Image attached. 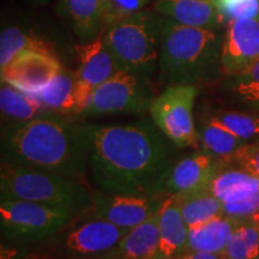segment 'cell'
I'll use <instances>...</instances> for the list:
<instances>
[{"label": "cell", "instance_id": "1", "mask_svg": "<svg viewBox=\"0 0 259 259\" xmlns=\"http://www.w3.org/2000/svg\"><path fill=\"white\" fill-rule=\"evenodd\" d=\"M174 147L154 122L93 125L89 164L103 192L158 194Z\"/></svg>", "mask_w": 259, "mask_h": 259}, {"label": "cell", "instance_id": "2", "mask_svg": "<svg viewBox=\"0 0 259 259\" xmlns=\"http://www.w3.org/2000/svg\"><path fill=\"white\" fill-rule=\"evenodd\" d=\"M59 115L50 113L6 128L3 160L82 179L90 160L93 125Z\"/></svg>", "mask_w": 259, "mask_h": 259}, {"label": "cell", "instance_id": "3", "mask_svg": "<svg viewBox=\"0 0 259 259\" xmlns=\"http://www.w3.org/2000/svg\"><path fill=\"white\" fill-rule=\"evenodd\" d=\"M219 29L189 27L164 17L158 72L166 85L193 84L221 69Z\"/></svg>", "mask_w": 259, "mask_h": 259}, {"label": "cell", "instance_id": "4", "mask_svg": "<svg viewBox=\"0 0 259 259\" xmlns=\"http://www.w3.org/2000/svg\"><path fill=\"white\" fill-rule=\"evenodd\" d=\"M2 199L28 200L47 205L88 211L94 194L78 178H71L2 160Z\"/></svg>", "mask_w": 259, "mask_h": 259}, {"label": "cell", "instance_id": "5", "mask_svg": "<svg viewBox=\"0 0 259 259\" xmlns=\"http://www.w3.org/2000/svg\"><path fill=\"white\" fill-rule=\"evenodd\" d=\"M164 17L154 10H142L103 31L119 69L150 78L158 69Z\"/></svg>", "mask_w": 259, "mask_h": 259}, {"label": "cell", "instance_id": "6", "mask_svg": "<svg viewBox=\"0 0 259 259\" xmlns=\"http://www.w3.org/2000/svg\"><path fill=\"white\" fill-rule=\"evenodd\" d=\"M78 211L61 206L28 202L0 200L3 234L15 240L38 241L52 238L72 221Z\"/></svg>", "mask_w": 259, "mask_h": 259}, {"label": "cell", "instance_id": "7", "mask_svg": "<svg viewBox=\"0 0 259 259\" xmlns=\"http://www.w3.org/2000/svg\"><path fill=\"white\" fill-rule=\"evenodd\" d=\"M153 97L150 78L119 71L94 90L79 116L103 114H143L149 111Z\"/></svg>", "mask_w": 259, "mask_h": 259}, {"label": "cell", "instance_id": "8", "mask_svg": "<svg viewBox=\"0 0 259 259\" xmlns=\"http://www.w3.org/2000/svg\"><path fill=\"white\" fill-rule=\"evenodd\" d=\"M197 88L193 84H174L151 102V120L177 147H194L199 143L193 121V106Z\"/></svg>", "mask_w": 259, "mask_h": 259}, {"label": "cell", "instance_id": "9", "mask_svg": "<svg viewBox=\"0 0 259 259\" xmlns=\"http://www.w3.org/2000/svg\"><path fill=\"white\" fill-rule=\"evenodd\" d=\"M166 197L156 194L96 192L88 211L92 219H102L124 229L135 228L160 211Z\"/></svg>", "mask_w": 259, "mask_h": 259}, {"label": "cell", "instance_id": "10", "mask_svg": "<svg viewBox=\"0 0 259 259\" xmlns=\"http://www.w3.org/2000/svg\"><path fill=\"white\" fill-rule=\"evenodd\" d=\"M227 162L204 150L174 161L162 180L158 194L185 197L209 189L210 183Z\"/></svg>", "mask_w": 259, "mask_h": 259}, {"label": "cell", "instance_id": "11", "mask_svg": "<svg viewBox=\"0 0 259 259\" xmlns=\"http://www.w3.org/2000/svg\"><path fill=\"white\" fill-rule=\"evenodd\" d=\"M128 231L102 219H90L57 241V252L72 259H95L116 246Z\"/></svg>", "mask_w": 259, "mask_h": 259}, {"label": "cell", "instance_id": "12", "mask_svg": "<svg viewBox=\"0 0 259 259\" xmlns=\"http://www.w3.org/2000/svg\"><path fill=\"white\" fill-rule=\"evenodd\" d=\"M76 52L78 57L76 70L77 103L79 113H82L94 90L121 70L107 46L103 34L87 44L76 45Z\"/></svg>", "mask_w": 259, "mask_h": 259}, {"label": "cell", "instance_id": "13", "mask_svg": "<svg viewBox=\"0 0 259 259\" xmlns=\"http://www.w3.org/2000/svg\"><path fill=\"white\" fill-rule=\"evenodd\" d=\"M259 60V17L238 19L226 25L221 46V71L240 73Z\"/></svg>", "mask_w": 259, "mask_h": 259}, {"label": "cell", "instance_id": "14", "mask_svg": "<svg viewBox=\"0 0 259 259\" xmlns=\"http://www.w3.org/2000/svg\"><path fill=\"white\" fill-rule=\"evenodd\" d=\"M61 69L63 66L53 54L25 51L0 70L2 83L32 95L44 89Z\"/></svg>", "mask_w": 259, "mask_h": 259}, {"label": "cell", "instance_id": "15", "mask_svg": "<svg viewBox=\"0 0 259 259\" xmlns=\"http://www.w3.org/2000/svg\"><path fill=\"white\" fill-rule=\"evenodd\" d=\"M158 244L157 259H174L187 250L189 227L181 213L180 199L176 194L164 198L158 211Z\"/></svg>", "mask_w": 259, "mask_h": 259}, {"label": "cell", "instance_id": "16", "mask_svg": "<svg viewBox=\"0 0 259 259\" xmlns=\"http://www.w3.org/2000/svg\"><path fill=\"white\" fill-rule=\"evenodd\" d=\"M153 10L189 27L220 29L225 23L213 0H155Z\"/></svg>", "mask_w": 259, "mask_h": 259}, {"label": "cell", "instance_id": "17", "mask_svg": "<svg viewBox=\"0 0 259 259\" xmlns=\"http://www.w3.org/2000/svg\"><path fill=\"white\" fill-rule=\"evenodd\" d=\"M160 231L158 213L130 229L106 254L95 259H157Z\"/></svg>", "mask_w": 259, "mask_h": 259}, {"label": "cell", "instance_id": "18", "mask_svg": "<svg viewBox=\"0 0 259 259\" xmlns=\"http://www.w3.org/2000/svg\"><path fill=\"white\" fill-rule=\"evenodd\" d=\"M60 10L80 44L95 40L105 31L100 0H60Z\"/></svg>", "mask_w": 259, "mask_h": 259}, {"label": "cell", "instance_id": "19", "mask_svg": "<svg viewBox=\"0 0 259 259\" xmlns=\"http://www.w3.org/2000/svg\"><path fill=\"white\" fill-rule=\"evenodd\" d=\"M209 190L223 204L244 202L259 197V178L240 167L225 166L210 183Z\"/></svg>", "mask_w": 259, "mask_h": 259}, {"label": "cell", "instance_id": "20", "mask_svg": "<svg viewBox=\"0 0 259 259\" xmlns=\"http://www.w3.org/2000/svg\"><path fill=\"white\" fill-rule=\"evenodd\" d=\"M77 74L76 71L61 69L53 79L32 97L47 111L60 115H77Z\"/></svg>", "mask_w": 259, "mask_h": 259}, {"label": "cell", "instance_id": "21", "mask_svg": "<svg viewBox=\"0 0 259 259\" xmlns=\"http://www.w3.org/2000/svg\"><path fill=\"white\" fill-rule=\"evenodd\" d=\"M242 221L244 220L221 215L198 226L190 227L187 250L223 253L235 228Z\"/></svg>", "mask_w": 259, "mask_h": 259}, {"label": "cell", "instance_id": "22", "mask_svg": "<svg viewBox=\"0 0 259 259\" xmlns=\"http://www.w3.org/2000/svg\"><path fill=\"white\" fill-rule=\"evenodd\" d=\"M0 111L3 119L11 121L12 125L23 124L38 116L53 113L44 108L31 95L8 83H2L0 88Z\"/></svg>", "mask_w": 259, "mask_h": 259}, {"label": "cell", "instance_id": "23", "mask_svg": "<svg viewBox=\"0 0 259 259\" xmlns=\"http://www.w3.org/2000/svg\"><path fill=\"white\" fill-rule=\"evenodd\" d=\"M198 137L204 151L223 160H229L236 151L248 144V141L233 135L210 118H206L200 126Z\"/></svg>", "mask_w": 259, "mask_h": 259}, {"label": "cell", "instance_id": "24", "mask_svg": "<svg viewBox=\"0 0 259 259\" xmlns=\"http://www.w3.org/2000/svg\"><path fill=\"white\" fill-rule=\"evenodd\" d=\"M25 51L53 54L50 42L32 32L17 27L6 28L0 34V70H3L17 54Z\"/></svg>", "mask_w": 259, "mask_h": 259}, {"label": "cell", "instance_id": "25", "mask_svg": "<svg viewBox=\"0 0 259 259\" xmlns=\"http://www.w3.org/2000/svg\"><path fill=\"white\" fill-rule=\"evenodd\" d=\"M178 197L180 199L181 213L189 228L223 215V203L209 189L185 197Z\"/></svg>", "mask_w": 259, "mask_h": 259}, {"label": "cell", "instance_id": "26", "mask_svg": "<svg viewBox=\"0 0 259 259\" xmlns=\"http://www.w3.org/2000/svg\"><path fill=\"white\" fill-rule=\"evenodd\" d=\"M222 254L226 259H258L259 227L244 220L235 228Z\"/></svg>", "mask_w": 259, "mask_h": 259}, {"label": "cell", "instance_id": "27", "mask_svg": "<svg viewBox=\"0 0 259 259\" xmlns=\"http://www.w3.org/2000/svg\"><path fill=\"white\" fill-rule=\"evenodd\" d=\"M209 118L228 130L233 135L246 141L259 136V115L222 111L213 113Z\"/></svg>", "mask_w": 259, "mask_h": 259}, {"label": "cell", "instance_id": "28", "mask_svg": "<svg viewBox=\"0 0 259 259\" xmlns=\"http://www.w3.org/2000/svg\"><path fill=\"white\" fill-rule=\"evenodd\" d=\"M229 87L239 100L259 109V60L240 73L233 74Z\"/></svg>", "mask_w": 259, "mask_h": 259}, {"label": "cell", "instance_id": "29", "mask_svg": "<svg viewBox=\"0 0 259 259\" xmlns=\"http://www.w3.org/2000/svg\"><path fill=\"white\" fill-rule=\"evenodd\" d=\"M225 23L259 17V0H213Z\"/></svg>", "mask_w": 259, "mask_h": 259}, {"label": "cell", "instance_id": "30", "mask_svg": "<svg viewBox=\"0 0 259 259\" xmlns=\"http://www.w3.org/2000/svg\"><path fill=\"white\" fill-rule=\"evenodd\" d=\"M106 28L145 10L151 0H100Z\"/></svg>", "mask_w": 259, "mask_h": 259}, {"label": "cell", "instance_id": "31", "mask_svg": "<svg viewBox=\"0 0 259 259\" xmlns=\"http://www.w3.org/2000/svg\"><path fill=\"white\" fill-rule=\"evenodd\" d=\"M227 161L233 162L238 167L248 170L259 178V144L257 142L245 145Z\"/></svg>", "mask_w": 259, "mask_h": 259}, {"label": "cell", "instance_id": "32", "mask_svg": "<svg viewBox=\"0 0 259 259\" xmlns=\"http://www.w3.org/2000/svg\"><path fill=\"white\" fill-rule=\"evenodd\" d=\"M174 259H226V257L222 253H210V252L187 250Z\"/></svg>", "mask_w": 259, "mask_h": 259}, {"label": "cell", "instance_id": "33", "mask_svg": "<svg viewBox=\"0 0 259 259\" xmlns=\"http://www.w3.org/2000/svg\"><path fill=\"white\" fill-rule=\"evenodd\" d=\"M247 220H250V221L253 223V225L259 227V210H258V211H255L253 215H252L251 218L247 219Z\"/></svg>", "mask_w": 259, "mask_h": 259}, {"label": "cell", "instance_id": "34", "mask_svg": "<svg viewBox=\"0 0 259 259\" xmlns=\"http://www.w3.org/2000/svg\"><path fill=\"white\" fill-rule=\"evenodd\" d=\"M27 2H30L31 4L34 5H44V4H47L50 0H27Z\"/></svg>", "mask_w": 259, "mask_h": 259}, {"label": "cell", "instance_id": "35", "mask_svg": "<svg viewBox=\"0 0 259 259\" xmlns=\"http://www.w3.org/2000/svg\"><path fill=\"white\" fill-rule=\"evenodd\" d=\"M257 143L259 144V137H258V139H257Z\"/></svg>", "mask_w": 259, "mask_h": 259}, {"label": "cell", "instance_id": "36", "mask_svg": "<svg viewBox=\"0 0 259 259\" xmlns=\"http://www.w3.org/2000/svg\"><path fill=\"white\" fill-rule=\"evenodd\" d=\"M258 259H259V258H258Z\"/></svg>", "mask_w": 259, "mask_h": 259}]
</instances>
